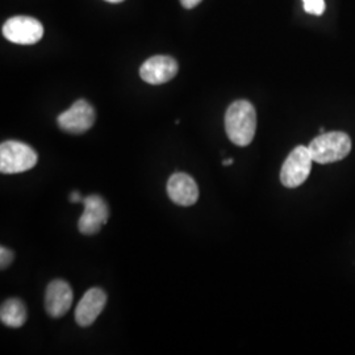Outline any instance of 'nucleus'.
<instances>
[{
	"mask_svg": "<svg viewBox=\"0 0 355 355\" xmlns=\"http://www.w3.org/2000/svg\"><path fill=\"white\" fill-rule=\"evenodd\" d=\"M73 304V290L64 280H53L45 292V309L53 318L64 316Z\"/></svg>",
	"mask_w": 355,
	"mask_h": 355,
	"instance_id": "1a4fd4ad",
	"label": "nucleus"
},
{
	"mask_svg": "<svg viewBox=\"0 0 355 355\" xmlns=\"http://www.w3.org/2000/svg\"><path fill=\"white\" fill-rule=\"evenodd\" d=\"M308 149L313 162L327 165L346 158L352 152V140L345 132L321 133L311 141Z\"/></svg>",
	"mask_w": 355,
	"mask_h": 355,
	"instance_id": "f03ea898",
	"label": "nucleus"
},
{
	"mask_svg": "<svg viewBox=\"0 0 355 355\" xmlns=\"http://www.w3.org/2000/svg\"><path fill=\"white\" fill-rule=\"evenodd\" d=\"M178 74L177 61L168 55H154L140 67V76L149 85H164Z\"/></svg>",
	"mask_w": 355,
	"mask_h": 355,
	"instance_id": "6e6552de",
	"label": "nucleus"
},
{
	"mask_svg": "<svg viewBox=\"0 0 355 355\" xmlns=\"http://www.w3.org/2000/svg\"><path fill=\"white\" fill-rule=\"evenodd\" d=\"M82 203L85 205V211L78 221V229L85 236L96 234L102 229V225L107 224L108 221V205L98 195H89L87 198H83Z\"/></svg>",
	"mask_w": 355,
	"mask_h": 355,
	"instance_id": "0eeeda50",
	"label": "nucleus"
},
{
	"mask_svg": "<svg viewBox=\"0 0 355 355\" xmlns=\"http://www.w3.org/2000/svg\"><path fill=\"white\" fill-rule=\"evenodd\" d=\"M312 155L308 146H296L280 170V182L287 189L302 186L312 171Z\"/></svg>",
	"mask_w": 355,
	"mask_h": 355,
	"instance_id": "20e7f679",
	"label": "nucleus"
},
{
	"mask_svg": "<svg viewBox=\"0 0 355 355\" xmlns=\"http://www.w3.org/2000/svg\"><path fill=\"white\" fill-rule=\"evenodd\" d=\"M70 200L71 203H82L83 202V198L80 196V193L78 191H74L71 195H70Z\"/></svg>",
	"mask_w": 355,
	"mask_h": 355,
	"instance_id": "dca6fc26",
	"label": "nucleus"
},
{
	"mask_svg": "<svg viewBox=\"0 0 355 355\" xmlns=\"http://www.w3.org/2000/svg\"><path fill=\"white\" fill-rule=\"evenodd\" d=\"M107 304V295L102 288H89L78 303L76 309V324L82 328L89 327L99 318Z\"/></svg>",
	"mask_w": 355,
	"mask_h": 355,
	"instance_id": "9b49d317",
	"label": "nucleus"
},
{
	"mask_svg": "<svg viewBox=\"0 0 355 355\" xmlns=\"http://www.w3.org/2000/svg\"><path fill=\"white\" fill-rule=\"evenodd\" d=\"M3 36L13 44L33 45L44 36V26L37 19L15 16L4 23Z\"/></svg>",
	"mask_w": 355,
	"mask_h": 355,
	"instance_id": "39448f33",
	"label": "nucleus"
},
{
	"mask_svg": "<svg viewBox=\"0 0 355 355\" xmlns=\"http://www.w3.org/2000/svg\"><path fill=\"white\" fill-rule=\"evenodd\" d=\"M180 3H182V6H183L184 8L191 10V8L196 7L199 3H202V0H180Z\"/></svg>",
	"mask_w": 355,
	"mask_h": 355,
	"instance_id": "2eb2a0df",
	"label": "nucleus"
},
{
	"mask_svg": "<svg viewBox=\"0 0 355 355\" xmlns=\"http://www.w3.org/2000/svg\"><path fill=\"white\" fill-rule=\"evenodd\" d=\"M96 119L94 107L89 102L79 99L67 111L57 117L58 127L64 132L80 135L92 128Z\"/></svg>",
	"mask_w": 355,
	"mask_h": 355,
	"instance_id": "423d86ee",
	"label": "nucleus"
},
{
	"mask_svg": "<svg viewBox=\"0 0 355 355\" xmlns=\"http://www.w3.org/2000/svg\"><path fill=\"white\" fill-rule=\"evenodd\" d=\"M233 164V159L232 158H229V159H225L224 162H223V165L224 166H230Z\"/></svg>",
	"mask_w": 355,
	"mask_h": 355,
	"instance_id": "f3484780",
	"label": "nucleus"
},
{
	"mask_svg": "<svg viewBox=\"0 0 355 355\" xmlns=\"http://www.w3.org/2000/svg\"><path fill=\"white\" fill-rule=\"evenodd\" d=\"M12 252H11L10 249L1 246V248H0V266H1V270H4V268H7V267L10 266V265L12 263Z\"/></svg>",
	"mask_w": 355,
	"mask_h": 355,
	"instance_id": "4468645a",
	"label": "nucleus"
},
{
	"mask_svg": "<svg viewBox=\"0 0 355 355\" xmlns=\"http://www.w3.org/2000/svg\"><path fill=\"white\" fill-rule=\"evenodd\" d=\"M105 1H108V3H121L124 0H105Z\"/></svg>",
	"mask_w": 355,
	"mask_h": 355,
	"instance_id": "a211bd4d",
	"label": "nucleus"
},
{
	"mask_svg": "<svg viewBox=\"0 0 355 355\" xmlns=\"http://www.w3.org/2000/svg\"><path fill=\"white\" fill-rule=\"evenodd\" d=\"M167 195L177 205L190 207L199 199V189L193 178L184 173L173 174L167 182Z\"/></svg>",
	"mask_w": 355,
	"mask_h": 355,
	"instance_id": "9d476101",
	"label": "nucleus"
},
{
	"mask_svg": "<svg viewBox=\"0 0 355 355\" xmlns=\"http://www.w3.org/2000/svg\"><path fill=\"white\" fill-rule=\"evenodd\" d=\"M257 129V114L248 101L232 103L225 114V130L229 140L237 146L252 144Z\"/></svg>",
	"mask_w": 355,
	"mask_h": 355,
	"instance_id": "f257e3e1",
	"label": "nucleus"
},
{
	"mask_svg": "<svg viewBox=\"0 0 355 355\" xmlns=\"http://www.w3.org/2000/svg\"><path fill=\"white\" fill-rule=\"evenodd\" d=\"M37 153L20 141H6L0 145V171L20 174L37 165Z\"/></svg>",
	"mask_w": 355,
	"mask_h": 355,
	"instance_id": "7ed1b4c3",
	"label": "nucleus"
},
{
	"mask_svg": "<svg viewBox=\"0 0 355 355\" xmlns=\"http://www.w3.org/2000/svg\"><path fill=\"white\" fill-rule=\"evenodd\" d=\"M0 320L6 327L21 328L26 321V308L20 299H8L1 304Z\"/></svg>",
	"mask_w": 355,
	"mask_h": 355,
	"instance_id": "f8f14e48",
	"label": "nucleus"
},
{
	"mask_svg": "<svg viewBox=\"0 0 355 355\" xmlns=\"http://www.w3.org/2000/svg\"><path fill=\"white\" fill-rule=\"evenodd\" d=\"M305 12L312 15H321L325 11V1L324 0H303Z\"/></svg>",
	"mask_w": 355,
	"mask_h": 355,
	"instance_id": "ddd939ff",
	"label": "nucleus"
}]
</instances>
